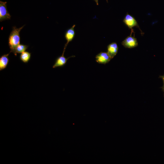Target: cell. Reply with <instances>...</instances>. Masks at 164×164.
Listing matches in <instances>:
<instances>
[{
    "label": "cell",
    "instance_id": "6da1fadb",
    "mask_svg": "<svg viewBox=\"0 0 164 164\" xmlns=\"http://www.w3.org/2000/svg\"><path fill=\"white\" fill-rule=\"evenodd\" d=\"M24 26L19 28L14 26L11 32L8 39V44L10 49V52L15 53V50L16 47L20 44V32Z\"/></svg>",
    "mask_w": 164,
    "mask_h": 164
},
{
    "label": "cell",
    "instance_id": "7a4b0ae2",
    "mask_svg": "<svg viewBox=\"0 0 164 164\" xmlns=\"http://www.w3.org/2000/svg\"><path fill=\"white\" fill-rule=\"evenodd\" d=\"M7 2L0 1V21L10 19L11 16L8 12L7 6Z\"/></svg>",
    "mask_w": 164,
    "mask_h": 164
},
{
    "label": "cell",
    "instance_id": "3957f363",
    "mask_svg": "<svg viewBox=\"0 0 164 164\" xmlns=\"http://www.w3.org/2000/svg\"><path fill=\"white\" fill-rule=\"evenodd\" d=\"M122 45L125 48H132L138 46L137 39L131 35L127 36L121 42Z\"/></svg>",
    "mask_w": 164,
    "mask_h": 164
},
{
    "label": "cell",
    "instance_id": "277c9868",
    "mask_svg": "<svg viewBox=\"0 0 164 164\" xmlns=\"http://www.w3.org/2000/svg\"><path fill=\"white\" fill-rule=\"evenodd\" d=\"M123 22L129 29H132L131 33L132 32H133L132 29L133 27L137 26L139 28L138 22L135 18L128 14H127L125 15L123 20Z\"/></svg>",
    "mask_w": 164,
    "mask_h": 164
},
{
    "label": "cell",
    "instance_id": "5b68a950",
    "mask_svg": "<svg viewBox=\"0 0 164 164\" xmlns=\"http://www.w3.org/2000/svg\"><path fill=\"white\" fill-rule=\"evenodd\" d=\"M96 61L98 63L105 64L111 59L107 53L101 52L95 56Z\"/></svg>",
    "mask_w": 164,
    "mask_h": 164
},
{
    "label": "cell",
    "instance_id": "8992f818",
    "mask_svg": "<svg viewBox=\"0 0 164 164\" xmlns=\"http://www.w3.org/2000/svg\"><path fill=\"white\" fill-rule=\"evenodd\" d=\"M75 26V25H74L70 28L67 30L65 34V37L67 42L65 44L63 52H65L66 48L69 42L72 41L73 39L75 34L74 28Z\"/></svg>",
    "mask_w": 164,
    "mask_h": 164
},
{
    "label": "cell",
    "instance_id": "52a82bcc",
    "mask_svg": "<svg viewBox=\"0 0 164 164\" xmlns=\"http://www.w3.org/2000/svg\"><path fill=\"white\" fill-rule=\"evenodd\" d=\"M65 52H63L62 55L58 57L56 59L55 63L53 66V68H55L58 67H62L64 66L67 63L68 60L71 57H74L75 56H73L66 58L64 56Z\"/></svg>",
    "mask_w": 164,
    "mask_h": 164
},
{
    "label": "cell",
    "instance_id": "ba28073f",
    "mask_svg": "<svg viewBox=\"0 0 164 164\" xmlns=\"http://www.w3.org/2000/svg\"><path fill=\"white\" fill-rule=\"evenodd\" d=\"M118 46L115 42H113L108 45L107 53L111 59L113 58L117 54L118 50Z\"/></svg>",
    "mask_w": 164,
    "mask_h": 164
},
{
    "label": "cell",
    "instance_id": "9c48e42d",
    "mask_svg": "<svg viewBox=\"0 0 164 164\" xmlns=\"http://www.w3.org/2000/svg\"><path fill=\"white\" fill-rule=\"evenodd\" d=\"M9 53L7 54H4L0 57V71L5 69L7 67L9 62V59L8 58V56Z\"/></svg>",
    "mask_w": 164,
    "mask_h": 164
},
{
    "label": "cell",
    "instance_id": "30bf717a",
    "mask_svg": "<svg viewBox=\"0 0 164 164\" xmlns=\"http://www.w3.org/2000/svg\"><path fill=\"white\" fill-rule=\"evenodd\" d=\"M31 53L28 51H25L20 54L19 58L20 60L25 63H27L30 60Z\"/></svg>",
    "mask_w": 164,
    "mask_h": 164
},
{
    "label": "cell",
    "instance_id": "8fae6325",
    "mask_svg": "<svg viewBox=\"0 0 164 164\" xmlns=\"http://www.w3.org/2000/svg\"><path fill=\"white\" fill-rule=\"evenodd\" d=\"M28 47L27 45L20 44L16 48L14 54L16 56L17 53H21L25 51Z\"/></svg>",
    "mask_w": 164,
    "mask_h": 164
},
{
    "label": "cell",
    "instance_id": "7c38bea8",
    "mask_svg": "<svg viewBox=\"0 0 164 164\" xmlns=\"http://www.w3.org/2000/svg\"><path fill=\"white\" fill-rule=\"evenodd\" d=\"M160 77L162 78V79L163 80L164 84H163V87H162V88H163V90L164 91V75L161 76Z\"/></svg>",
    "mask_w": 164,
    "mask_h": 164
},
{
    "label": "cell",
    "instance_id": "4fadbf2b",
    "mask_svg": "<svg viewBox=\"0 0 164 164\" xmlns=\"http://www.w3.org/2000/svg\"><path fill=\"white\" fill-rule=\"evenodd\" d=\"M94 0L95 1V2H96V4L97 5H98V0Z\"/></svg>",
    "mask_w": 164,
    "mask_h": 164
},
{
    "label": "cell",
    "instance_id": "5bb4252c",
    "mask_svg": "<svg viewBox=\"0 0 164 164\" xmlns=\"http://www.w3.org/2000/svg\"><path fill=\"white\" fill-rule=\"evenodd\" d=\"M107 2H108V0H107Z\"/></svg>",
    "mask_w": 164,
    "mask_h": 164
}]
</instances>
